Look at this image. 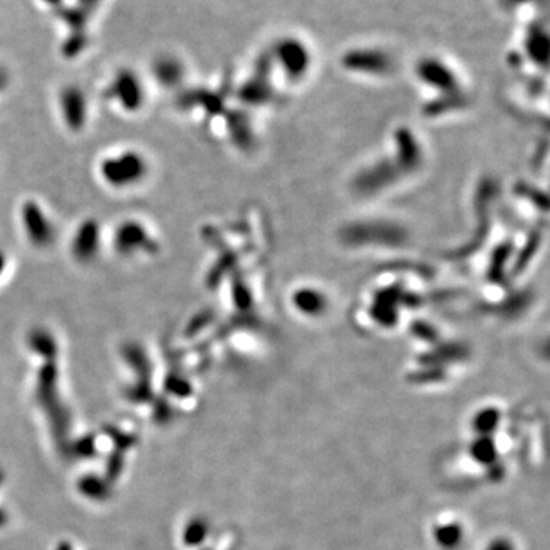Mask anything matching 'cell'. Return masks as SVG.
Returning <instances> with one entry per match:
<instances>
[{
    "instance_id": "cell-1",
    "label": "cell",
    "mask_w": 550,
    "mask_h": 550,
    "mask_svg": "<svg viewBox=\"0 0 550 550\" xmlns=\"http://www.w3.org/2000/svg\"><path fill=\"white\" fill-rule=\"evenodd\" d=\"M144 164L138 154H121V156L110 158V161L103 165V174L112 185L123 187L125 182L138 181L144 174Z\"/></svg>"
}]
</instances>
